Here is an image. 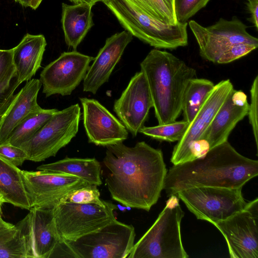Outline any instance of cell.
I'll return each instance as SVG.
<instances>
[{
  "mask_svg": "<svg viewBox=\"0 0 258 258\" xmlns=\"http://www.w3.org/2000/svg\"><path fill=\"white\" fill-rule=\"evenodd\" d=\"M23 7H30L33 10H36L39 6L43 0H14Z\"/></svg>",
  "mask_w": 258,
  "mask_h": 258,
  "instance_id": "cell-39",
  "label": "cell"
},
{
  "mask_svg": "<svg viewBox=\"0 0 258 258\" xmlns=\"http://www.w3.org/2000/svg\"><path fill=\"white\" fill-rule=\"evenodd\" d=\"M258 199L240 211L213 224L224 236L231 258L258 257Z\"/></svg>",
  "mask_w": 258,
  "mask_h": 258,
  "instance_id": "cell-11",
  "label": "cell"
},
{
  "mask_svg": "<svg viewBox=\"0 0 258 258\" xmlns=\"http://www.w3.org/2000/svg\"><path fill=\"white\" fill-rule=\"evenodd\" d=\"M57 110L41 108L31 114L13 130L5 142L20 147L29 141Z\"/></svg>",
  "mask_w": 258,
  "mask_h": 258,
  "instance_id": "cell-26",
  "label": "cell"
},
{
  "mask_svg": "<svg viewBox=\"0 0 258 258\" xmlns=\"http://www.w3.org/2000/svg\"><path fill=\"white\" fill-rule=\"evenodd\" d=\"M247 8L251 13V21L258 28V0H247Z\"/></svg>",
  "mask_w": 258,
  "mask_h": 258,
  "instance_id": "cell-38",
  "label": "cell"
},
{
  "mask_svg": "<svg viewBox=\"0 0 258 258\" xmlns=\"http://www.w3.org/2000/svg\"><path fill=\"white\" fill-rule=\"evenodd\" d=\"M93 6L87 4L69 5L62 4L61 22L65 42L76 50L94 26Z\"/></svg>",
  "mask_w": 258,
  "mask_h": 258,
  "instance_id": "cell-22",
  "label": "cell"
},
{
  "mask_svg": "<svg viewBox=\"0 0 258 258\" xmlns=\"http://www.w3.org/2000/svg\"><path fill=\"white\" fill-rule=\"evenodd\" d=\"M21 84L17 73L11 79L0 83V118L13 100L14 92Z\"/></svg>",
  "mask_w": 258,
  "mask_h": 258,
  "instance_id": "cell-32",
  "label": "cell"
},
{
  "mask_svg": "<svg viewBox=\"0 0 258 258\" xmlns=\"http://www.w3.org/2000/svg\"><path fill=\"white\" fill-rule=\"evenodd\" d=\"M133 35L126 30L108 37L94 58L83 80V91L95 94L107 82Z\"/></svg>",
  "mask_w": 258,
  "mask_h": 258,
  "instance_id": "cell-18",
  "label": "cell"
},
{
  "mask_svg": "<svg viewBox=\"0 0 258 258\" xmlns=\"http://www.w3.org/2000/svg\"><path fill=\"white\" fill-rule=\"evenodd\" d=\"M147 81L159 124L176 121L182 112L184 93L196 70L173 54L151 50L140 63Z\"/></svg>",
  "mask_w": 258,
  "mask_h": 258,
  "instance_id": "cell-3",
  "label": "cell"
},
{
  "mask_svg": "<svg viewBox=\"0 0 258 258\" xmlns=\"http://www.w3.org/2000/svg\"><path fill=\"white\" fill-rule=\"evenodd\" d=\"M16 73L13 49H0V83L11 79Z\"/></svg>",
  "mask_w": 258,
  "mask_h": 258,
  "instance_id": "cell-36",
  "label": "cell"
},
{
  "mask_svg": "<svg viewBox=\"0 0 258 258\" xmlns=\"http://www.w3.org/2000/svg\"><path fill=\"white\" fill-rule=\"evenodd\" d=\"M210 0H174V13L178 23H184L203 8Z\"/></svg>",
  "mask_w": 258,
  "mask_h": 258,
  "instance_id": "cell-31",
  "label": "cell"
},
{
  "mask_svg": "<svg viewBox=\"0 0 258 258\" xmlns=\"http://www.w3.org/2000/svg\"><path fill=\"white\" fill-rule=\"evenodd\" d=\"M0 156L17 167L27 160L23 149L6 142L0 144Z\"/></svg>",
  "mask_w": 258,
  "mask_h": 258,
  "instance_id": "cell-35",
  "label": "cell"
},
{
  "mask_svg": "<svg viewBox=\"0 0 258 258\" xmlns=\"http://www.w3.org/2000/svg\"><path fill=\"white\" fill-rule=\"evenodd\" d=\"M257 47L254 44L244 43L233 45L222 54L217 63L225 64L231 62L247 55Z\"/></svg>",
  "mask_w": 258,
  "mask_h": 258,
  "instance_id": "cell-34",
  "label": "cell"
},
{
  "mask_svg": "<svg viewBox=\"0 0 258 258\" xmlns=\"http://www.w3.org/2000/svg\"><path fill=\"white\" fill-rule=\"evenodd\" d=\"M231 92L200 138L208 141L211 149L228 141L236 124L247 115L249 103L237 104L232 99Z\"/></svg>",
  "mask_w": 258,
  "mask_h": 258,
  "instance_id": "cell-20",
  "label": "cell"
},
{
  "mask_svg": "<svg viewBox=\"0 0 258 258\" xmlns=\"http://www.w3.org/2000/svg\"><path fill=\"white\" fill-rule=\"evenodd\" d=\"M200 48L201 56L217 63L222 54L233 45L244 43L258 46V39L249 34L246 26L239 19L220 18L214 24L204 27L195 21L189 22Z\"/></svg>",
  "mask_w": 258,
  "mask_h": 258,
  "instance_id": "cell-10",
  "label": "cell"
},
{
  "mask_svg": "<svg viewBox=\"0 0 258 258\" xmlns=\"http://www.w3.org/2000/svg\"><path fill=\"white\" fill-rule=\"evenodd\" d=\"M153 103L146 78L142 71L132 78L120 97L114 103L113 110L133 137H136L148 119Z\"/></svg>",
  "mask_w": 258,
  "mask_h": 258,
  "instance_id": "cell-14",
  "label": "cell"
},
{
  "mask_svg": "<svg viewBox=\"0 0 258 258\" xmlns=\"http://www.w3.org/2000/svg\"><path fill=\"white\" fill-rule=\"evenodd\" d=\"M105 184L112 199L149 211L160 197L167 170L162 151L144 141L106 146Z\"/></svg>",
  "mask_w": 258,
  "mask_h": 258,
  "instance_id": "cell-1",
  "label": "cell"
},
{
  "mask_svg": "<svg viewBox=\"0 0 258 258\" xmlns=\"http://www.w3.org/2000/svg\"><path fill=\"white\" fill-rule=\"evenodd\" d=\"M81 115L78 104L58 110L29 141L20 147L26 153L27 160L39 162L55 156L76 136Z\"/></svg>",
  "mask_w": 258,
  "mask_h": 258,
  "instance_id": "cell-6",
  "label": "cell"
},
{
  "mask_svg": "<svg viewBox=\"0 0 258 258\" xmlns=\"http://www.w3.org/2000/svg\"><path fill=\"white\" fill-rule=\"evenodd\" d=\"M47 43L42 34L27 33L13 49V60L22 83L31 79L41 67Z\"/></svg>",
  "mask_w": 258,
  "mask_h": 258,
  "instance_id": "cell-21",
  "label": "cell"
},
{
  "mask_svg": "<svg viewBox=\"0 0 258 258\" xmlns=\"http://www.w3.org/2000/svg\"><path fill=\"white\" fill-rule=\"evenodd\" d=\"M189 123L183 120L153 126H143L139 133L152 138L170 142L178 141L185 132Z\"/></svg>",
  "mask_w": 258,
  "mask_h": 258,
  "instance_id": "cell-28",
  "label": "cell"
},
{
  "mask_svg": "<svg viewBox=\"0 0 258 258\" xmlns=\"http://www.w3.org/2000/svg\"><path fill=\"white\" fill-rule=\"evenodd\" d=\"M135 229L116 219L97 231L66 241L78 258H126L135 244Z\"/></svg>",
  "mask_w": 258,
  "mask_h": 258,
  "instance_id": "cell-9",
  "label": "cell"
},
{
  "mask_svg": "<svg viewBox=\"0 0 258 258\" xmlns=\"http://www.w3.org/2000/svg\"><path fill=\"white\" fill-rule=\"evenodd\" d=\"M242 187L201 186L180 190L176 196L198 219L212 224L224 220L245 208Z\"/></svg>",
  "mask_w": 258,
  "mask_h": 258,
  "instance_id": "cell-7",
  "label": "cell"
},
{
  "mask_svg": "<svg viewBox=\"0 0 258 258\" xmlns=\"http://www.w3.org/2000/svg\"><path fill=\"white\" fill-rule=\"evenodd\" d=\"M38 170L60 172L76 176L90 184L99 186L102 184L101 179V165L95 158H65L37 168Z\"/></svg>",
  "mask_w": 258,
  "mask_h": 258,
  "instance_id": "cell-23",
  "label": "cell"
},
{
  "mask_svg": "<svg viewBox=\"0 0 258 258\" xmlns=\"http://www.w3.org/2000/svg\"><path fill=\"white\" fill-rule=\"evenodd\" d=\"M28 258H49L60 241L53 215V208H31L24 217Z\"/></svg>",
  "mask_w": 258,
  "mask_h": 258,
  "instance_id": "cell-17",
  "label": "cell"
},
{
  "mask_svg": "<svg viewBox=\"0 0 258 258\" xmlns=\"http://www.w3.org/2000/svg\"><path fill=\"white\" fill-rule=\"evenodd\" d=\"M214 86L211 81L206 79L196 77L189 81L182 104L184 120L189 123L192 121Z\"/></svg>",
  "mask_w": 258,
  "mask_h": 258,
  "instance_id": "cell-25",
  "label": "cell"
},
{
  "mask_svg": "<svg viewBox=\"0 0 258 258\" xmlns=\"http://www.w3.org/2000/svg\"><path fill=\"white\" fill-rule=\"evenodd\" d=\"M8 235L0 238V258H28L27 240L23 219Z\"/></svg>",
  "mask_w": 258,
  "mask_h": 258,
  "instance_id": "cell-27",
  "label": "cell"
},
{
  "mask_svg": "<svg viewBox=\"0 0 258 258\" xmlns=\"http://www.w3.org/2000/svg\"><path fill=\"white\" fill-rule=\"evenodd\" d=\"M108 0H97V2H106V1H107Z\"/></svg>",
  "mask_w": 258,
  "mask_h": 258,
  "instance_id": "cell-43",
  "label": "cell"
},
{
  "mask_svg": "<svg viewBox=\"0 0 258 258\" xmlns=\"http://www.w3.org/2000/svg\"><path fill=\"white\" fill-rule=\"evenodd\" d=\"M233 89L229 79L221 81L215 85L194 119L189 123L184 135L174 146L170 159L173 165L182 163L190 144L201 138Z\"/></svg>",
  "mask_w": 258,
  "mask_h": 258,
  "instance_id": "cell-16",
  "label": "cell"
},
{
  "mask_svg": "<svg viewBox=\"0 0 258 258\" xmlns=\"http://www.w3.org/2000/svg\"><path fill=\"white\" fill-rule=\"evenodd\" d=\"M150 16L168 24L177 23L163 0H129Z\"/></svg>",
  "mask_w": 258,
  "mask_h": 258,
  "instance_id": "cell-29",
  "label": "cell"
},
{
  "mask_svg": "<svg viewBox=\"0 0 258 258\" xmlns=\"http://www.w3.org/2000/svg\"><path fill=\"white\" fill-rule=\"evenodd\" d=\"M103 3L126 31L155 48L172 49L188 44L186 22L166 24L129 0H108Z\"/></svg>",
  "mask_w": 258,
  "mask_h": 258,
  "instance_id": "cell-4",
  "label": "cell"
},
{
  "mask_svg": "<svg viewBox=\"0 0 258 258\" xmlns=\"http://www.w3.org/2000/svg\"><path fill=\"white\" fill-rule=\"evenodd\" d=\"M250 103L247 115L251 126L256 147L258 148V76L255 77L250 90Z\"/></svg>",
  "mask_w": 258,
  "mask_h": 258,
  "instance_id": "cell-33",
  "label": "cell"
},
{
  "mask_svg": "<svg viewBox=\"0 0 258 258\" xmlns=\"http://www.w3.org/2000/svg\"><path fill=\"white\" fill-rule=\"evenodd\" d=\"M6 203V201L3 196L0 192V212H2V207L4 203Z\"/></svg>",
  "mask_w": 258,
  "mask_h": 258,
  "instance_id": "cell-42",
  "label": "cell"
},
{
  "mask_svg": "<svg viewBox=\"0 0 258 258\" xmlns=\"http://www.w3.org/2000/svg\"><path fill=\"white\" fill-rule=\"evenodd\" d=\"M50 257L78 258V256L66 240H60L53 249Z\"/></svg>",
  "mask_w": 258,
  "mask_h": 258,
  "instance_id": "cell-37",
  "label": "cell"
},
{
  "mask_svg": "<svg viewBox=\"0 0 258 258\" xmlns=\"http://www.w3.org/2000/svg\"><path fill=\"white\" fill-rule=\"evenodd\" d=\"M170 11L174 13V0H163Z\"/></svg>",
  "mask_w": 258,
  "mask_h": 258,
  "instance_id": "cell-41",
  "label": "cell"
},
{
  "mask_svg": "<svg viewBox=\"0 0 258 258\" xmlns=\"http://www.w3.org/2000/svg\"><path fill=\"white\" fill-rule=\"evenodd\" d=\"M74 4H87L92 6L95 5L97 3V0H69Z\"/></svg>",
  "mask_w": 258,
  "mask_h": 258,
  "instance_id": "cell-40",
  "label": "cell"
},
{
  "mask_svg": "<svg viewBox=\"0 0 258 258\" xmlns=\"http://www.w3.org/2000/svg\"><path fill=\"white\" fill-rule=\"evenodd\" d=\"M31 208H51L70 191L90 184L76 176L45 170L21 171Z\"/></svg>",
  "mask_w": 258,
  "mask_h": 258,
  "instance_id": "cell-12",
  "label": "cell"
},
{
  "mask_svg": "<svg viewBox=\"0 0 258 258\" xmlns=\"http://www.w3.org/2000/svg\"><path fill=\"white\" fill-rule=\"evenodd\" d=\"M107 202L100 198L97 185L89 184L70 191L61 199L59 203L95 204L105 206Z\"/></svg>",
  "mask_w": 258,
  "mask_h": 258,
  "instance_id": "cell-30",
  "label": "cell"
},
{
  "mask_svg": "<svg viewBox=\"0 0 258 258\" xmlns=\"http://www.w3.org/2000/svg\"><path fill=\"white\" fill-rule=\"evenodd\" d=\"M115 205L59 203L53 208V215L61 240L73 241L97 231L116 220Z\"/></svg>",
  "mask_w": 258,
  "mask_h": 258,
  "instance_id": "cell-8",
  "label": "cell"
},
{
  "mask_svg": "<svg viewBox=\"0 0 258 258\" xmlns=\"http://www.w3.org/2000/svg\"><path fill=\"white\" fill-rule=\"evenodd\" d=\"M94 58L76 50L62 53L40 73L43 93L46 97L70 95L83 81Z\"/></svg>",
  "mask_w": 258,
  "mask_h": 258,
  "instance_id": "cell-13",
  "label": "cell"
},
{
  "mask_svg": "<svg viewBox=\"0 0 258 258\" xmlns=\"http://www.w3.org/2000/svg\"><path fill=\"white\" fill-rule=\"evenodd\" d=\"M80 100L89 143L106 147L127 139L128 131L124 125L100 102L86 97L80 98Z\"/></svg>",
  "mask_w": 258,
  "mask_h": 258,
  "instance_id": "cell-15",
  "label": "cell"
},
{
  "mask_svg": "<svg viewBox=\"0 0 258 258\" xmlns=\"http://www.w3.org/2000/svg\"><path fill=\"white\" fill-rule=\"evenodd\" d=\"M17 166L0 156V192L6 203L29 210L31 206Z\"/></svg>",
  "mask_w": 258,
  "mask_h": 258,
  "instance_id": "cell-24",
  "label": "cell"
},
{
  "mask_svg": "<svg viewBox=\"0 0 258 258\" xmlns=\"http://www.w3.org/2000/svg\"><path fill=\"white\" fill-rule=\"evenodd\" d=\"M257 175L258 161L242 155L227 141L201 157L173 165L163 189L169 197L196 187L240 188Z\"/></svg>",
  "mask_w": 258,
  "mask_h": 258,
  "instance_id": "cell-2",
  "label": "cell"
},
{
  "mask_svg": "<svg viewBox=\"0 0 258 258\" xmlns=\"http://www.w3.org/2000/svg\"><path fill=\"white\" fill-rule=\"evenodd\" d=\"M41 86L39 79H31L15 95L7 110L0 118V144L6 142L13 130L29 115L42 108L37 103Z\"/></svg>",
  "mask_w": 258,
  "mask_h": 258,
  "instance_id": "cell-19",
  "label": "cell"
},
{
  "mask_svg": "<svg viewBox=\"0 0 258 258\" xmlns=\"http://www.w3.org/2000/svg\"><path fill=\"white\" fill-rule=\"evenodd\" d=\"M157 219L134 244L127 258H187L181 235L184 213L176 195L169 197Z\"/></svg>",
  "mask_w": 258,
  "mask_h": 258,
  "instance_id": "cell-5",
  "label": "cell"
}]
</instances>
